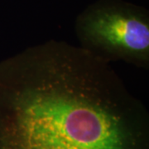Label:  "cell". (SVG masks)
I'll return each mask as SVG.
<instances>
[{
    "label": "cell",
    "instance_id": "6da1fadb",
    "mask_svg": "<svg viewBox=\"0 0 149 149\" xmlns=\"http://www.w3.org/2000/svg\"><path fill=\"white\" fill-rule=\"evenodd\" d=\"M0 149H149V113L111 64L52 39L0 61Z\"/></svg>",
    "mask_w": 149,
    "mask_h": 149
},
{
    "label": "cell",
    "instance_id": "7a4b0ae2",
    "mask_svg": "<svg viewBox=\"0 0 149 149\" xmlns=\"http://www.w3.org/2000/svg\"><path fill=\"white\" fill-rule=\"evenodd\" d=\"M79 47L111 64L149 69V13L124 0H97L76 17Z\"/></svg>",
    "mask_w": 149,
    "mask_h": 149
}]
</instances>
